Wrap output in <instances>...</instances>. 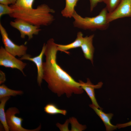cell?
Instances as JSON below:
<instances>
[{
	"instance_id": "1",
	"label": "cell",
	"mask_w": 131,
	"mask_h": 131,
	"mask_svg": "<svg viewBox=\"0 0 131 131\" xmlns=\"http://www.w3.org/2000/svg\"><path fill=\"white\" fill-rule=\"evenodd\" d=\"M44 55L45 61L43 63V80L47 83L49 89L60 97L65 94L68 98L73 94H80L84 90L80 83L76 81L67 72L63 69L57 62L58 51L57 44L52 38L46 43Z\"/></svg>"
},
{
	"instance_id": "2",
	"label": "cell",
	"mask_w": 131,
	"mask_h": 131,
	"mask_svg": "<svg viewBox=\"0 0 131 131\" xmlns=\"http://www.w3.org/2000/svg\"><path fill=\"white\" fill-rule=\"evenodd\" d=\"M10 6L12 10L9 15L10 17L22 20L34 25L48 26L55 20L52 14L55 13V10L46 4L39 5L34 9L23 8L15 4Z\"/></svg>"
},
{
	"instance_id": "3",
	"label": "cell",
	"mask_w": 131,
	"mask_h": 131,
	"mask_svg": "<svg viewBox=\"0 0 131 131\" xmlns=\"http://www.w3.org/2000/svg\"><path fill=\"white\" fill-rule=\"evenodd\" d=\"M108 12L106 7L102 9L97 16L93 17H83L75 11L72 17L74 19V26L84 30H105L108 28L109 23L107 21Z\"/></svg>"
},
{
	"instance_id": "4",
	"label": "cell",
	"mask_w": 131,
	"mask_h": 131,
	"mask_svg": "<svg viewBox=\"0 0 131 131\" xmlns=\"http://www.w3.org/2000/svg\"><path fill=\"white\" fill-rule=\"evenodd\" d=\"M0 31L4 48L7 51L15 57H21L27 54V46L23 44L19 45L15 43L9 38L6 30L0 23Z\"/></svg>"
},
{
	"instance_id": "5",
	"label": "cell",
	"mask_w": 131,
	"mask_h": 131,
	"mask_svg": "<svg viewBox=\"0 0 131 131\" xmlns=\"http://www.w3.org/2000/svg\"><path fill=\"white\" fill-rule=\"evenodd\" d=\"M19 109L15 107H10L6 110V118L9 131H38L40 130L41 124L37 128L33 130L27 129L23 128L22 125L23 119L15 115L16 114H19Z\"/></svg>"
},
{
	"instance_id": "6",
	"label": "cell",
	"mask_w": 131,
	"mask_h": 131,
	"mask_svg": "<svg viewBox=\"0 0 131 131\" xmlns=\"http://www.w3.org/2000/svg\"><path fill=\"white\" fill-rule=\"evenodd\" d=\"M27 64L21 60L16 58L6 51L4 48L1 46L0 48V65L6 67L15 68L19 70L24 75L25 74L23 70Z\"/></svg>"
},
{
	"instance_id": "7",
	"label": "cell",
	"mask_w": 131,
	"mask_h": 131,
	"mask_svg": "<svg viewBox=\"0 0 131 131\" xmlns=\"http://www.w3.org/2000/svg\"><path fill=\"white\" fill-rule=\"evenodd\" d=\"M10 25L19 31L21 38H25L26 35L28 36L29 40L33 38V35L38 34L41 30L40 27L33 25L20 19H15L14 21L10 22Z\"/></svg>"
},
{
	"instance_id": "8",
	"label": "cell",
	"mask_w": 131,
	"mask_h": 131,
	"mask_svg": "<svg viewBox=\"0 0 131 131\" xmlns=\"http://www.w3.org/2000/svg\"><path fill=\"white\" fill-rule=\"evenodd\" d=\"M131 17V0H120L112 11L108 12L107 19L109 23L118 19Z\"/></svg>"
},
{
	"instance_id": "9",
	"label": "cell",
	"mask_w": 131,
	"mask_h": 131,
	"mask_svg": "<svg viewBox=\"0 0 131 131\" xmlns=\"http://www.w3.org/2000/svg\"><path fill=\"white\" fill-rule=\"evenodd\" d=\"M46 47V44L44 43L40 53L37 56L32 57L31 55L26 54L19 58L21 60H27L31 61L35 65L37 69V82L38 85L40 86H41L43 80V58Z\"/></svg>"
},
{
	"instance_id": "10",
	"label": "cell",
	"mask_w": 131,
	"mask_h": 131,
	"mask_svg": "<svg viewBox=\"0 0 131 131\" xmlns=\"http://www.w3.org/2000/svg\"><path fill=\"white\" fill-rule=\"evenodd\" d=\"M82 88L85 90L90 99L92 104L97 108L102 109L99 105L95 98L94 90L95 89H99L101 88L103 85L101 82H98L97 84L94 85L91 82L89 78L87 79V82H84L81 80H79Z\"/></svg>"
},
{
	"instance_id": "11",
	"label": "cell",
	"mask_w": 131,
	"mask_h": 131,
	"mask_svg": "<svg viewBox=\"0 0 131 131\" xmlns=\"http://www.w3.org/2000/svg\"><path fill=\"white\" fill-rule=\"evenodd\" d=\"M94 34L84 37L83 42L80 47L85 57L89 60L92 63H93V54L94 48L93 44Z\"/></svg>"
},
{
	"instance_id": "12",
	"label": "cell",
	"mask_w": 131,
	"mask_h": 131,
	"mask_svg": "<svg viewBox=\"0 0 131 131\" xmlns=\"http://www.w3.org/2000/svg\"><path fill=\"white\" fill-rule=\"evenodd\" d=\"M89 106L102 120L106 127V131H111L116 129L117 126L113 125L111 122V119L113 116L112 113H106L102 111V109H98L92 104Z\"/></svg>"
},
{
	"instance_id": "13",
	"label": "cell",
	"mask_w": 131,
	"mask_h": 131,
	"mask_svg": "<svg viewBox=\"0 0 131 131\" xmlns=\"http://www.w3.org/2000/svg\"><path fill=\"white\" fill-rule=\"evenodd\" d=\"M84 37L82 33L81 32H78L77 37L75 40L73 42L66 45L57 44L58 51L64 52L67 54L69 52L67 51L71 49L80 47L83 41Z\"/></svg>"
},
{
	"instance_id": "14",
	"label": "cell",
	"mask_w": 131,
	"mask_h": 131,
	"mask_svg": "<svg viewBox=\"0 0 131 131\" xmlns=\"http://www.w3.org/2000/svg\"><path fill=\"white\" fill-rule=\"evenodd\" d=\"M79 0H65V7L61 11L62 16L66 18H71L75 11V8Z\"/></svg>"
},
{
	"instance_id": "15",
	"label": "cell",
	"mask_w": 131,
	"mask_h": 131,
	"mask_svg": "<svg viewBox=\"0 0 131 131\" xmlns=\"http://www.w3.org/2000/svg\"><path fill=\"white\" fill-rule=\"evenodd\" d=\"M10 98V96H7L0 98V121L6 131H9V130L6 121L5 107L6 102Z\"/></svg>"
},
{
	"instance_id": "16",
	"label": "cell",
	"mask_w": 131,
	"mask_h": 131,
	"mask_svg": "<svg viewBox=\"0 0 131 131\" xmlns=\"http://www.w3.org/2000/svg\"><path fill=\"white\" fill-rule=\"evenodd\" d=\"M23 93V91L21 90H15L10 89L4 84L0 86V98L7 96L21 95Z\"/></svg>"
},
{
	"instance_id": "17",
	"label": "cell",
	"mask_w": 131,
	"mask_h": 131,
	"mask_svg": "<svg viewBox=\"0 0 131 131\" xmlns=\"http://www.w3.org/2000/svg\"><path fill=\"white\" fill-rule=\"evenodd\" d=\"M44 110L46 113L52 115L59 114L65 115L67 113L66 110L60 109L56 105L52 103L47 104L44 107Z\"/></svg>"
},
{
	"instance_id": "18",
	"label": "cell",
	"mask_w": 131,
	"mask_h": 131,
	"mask_svg": "<svg viewBox=\"0 0 131 131\" xmlns=\"http://www.w3.org/2000/svg\"><path fill=\"white\" fill-rule=\"evenodd\" d=\"M69 122L71 125V131H82L86 128L85 125H82L80 124L77 119L74 117H72L69 119Z\"/></svg>"
},
{
	"instance_id": "19",
	"label": "cell",
	"mask_w": 131,
	"mask_h": 131,
	"mask_svg": "<svg viewBox=\"0 0 131 131\" xmlns=\"http://www.w3.org/2000/svg\"><path fill=\"white\" fill-rule=\"evenodd\" d=\"M120 0H104L103 2L106 4L105 7L108 12L113 11L117 7Z\"/></svg>"
},
{
	"instance_id": "20",
	"label": "cell",
	"mask_w": 131,
	"mask_h": 131,
	"mask_svg": "<svg viewBox=\"0 0 131 131\" xmlns=\"http://www.w3.org/2000/svg\"><path fill=\"white\" fill-rule=\"evenodd\" d=\"M34 0H17L16 5L26 8H33V5Z\"/></svg>"
},
{
	"instance_id": "21",
	"label": "cell",
	"mask_w": 131,
	"mask_h": 131,
	"mask_svg": "<svg viewBox=\"0 0 131 131\" xmlns=\"http://www.w3.org/2000/svg\"><path fill=\"white\" fill-rule=\"evenodd\" d=\"M12 12V9L8 5L0 4V17L5 14L8 15L11 14Z\"/></svg>"
},
{
	"instance_id": "22",
	"label": "cell",
	"mask_w": 131,
	"mask_h": 131,
	"mask_svg": "<svg viewBox=\"0 0 131 131\" xmlns=\"http://www.w3.org/2000/svg\"><path fill=\"white\" fill-rule=\"evenodd\" d=\"M69 123V119H67L65 123L63 124H61L57 123L56 124L57 126L58 127L61 131H70L68 128V125Z\"/></svg>"
},
{
	"instance_id": "23",
	"label": "cell",
	"mask_w": 131,
	"mask_h": 131,
	"mask_svg": "<svg viewBox=\"0 0 131 131\" xmlns=\"http://www.w3.org/2000/svg\"><path fill=\"white\" fill-rule=\"evenodd\" d=\"M90 3V12L92 11L98 4L100 2H103L104 0H89Z\"/></svg>"
},
{
	"instance_id": "24",
	"label": "cell",
	"mask_w": 131,
	"mask_h": 131,
	"mask_svg": "<svg viewBox=\"0 0 131 131\" xmlns=\"http://www.w3.org/2000/svg\"><path fill=\"white\" fill-rule=\"evenodd\" d=\"M116 126L117 127V128L118 129L131 126V121L129 122L124 123L117 124Z\"/></svg>"
},
{
	"instance_id": "25",
	"label": "cell",
	"mask_w": 131,
	"mask_h": 131,
	"mask_svg": "<svg viewBox=\"0 0 131 131\" xmlns=\"http://www.w3.org/2000/svg\"><path fill=\"white\" fill-rule=\"evenodd\" d=\"M0 84H1L5 81L6 79L5 74L1 70L0 71Z\"/></svg>"
},
{
	"instance_id": "26",
	"label": "cell",
	"mask_w": 131,
	"mask_h": 131,
	"mask_svg": "<svg viewBox=\"0 0 131 131\" xmlns=\"http://www.w3.org/2000/svg\"><path fill=\"white\" fill-rule=\"evenodd\" d=\"M0 4L8 5L11 4L9 0H0Z\"/></svg>"
},
{
	"instance_id": "27",
	"label": "cell",
	"mask_w": 131,
	"mask_h": 131,
	"mask_svg": "<svg viewBox=\"0 0 131 131\" xmlns=\"http://www.w3.org/2000/svg\"><path fill=\"white\" fill-rule=\"evenodd\" d=\"M10 1L12 4H15L17 0H9Z\"/></svg>"
}]
</instances>
